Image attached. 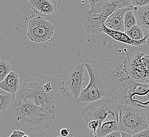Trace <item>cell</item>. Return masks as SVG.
I'll use <instances>...</instances> for the list:
<instances>
[{
  "instance_id": "obj_19",
  "label": "cell",
  "mask_w": 149,
  "mask_h": 137,
  "mask_svg": "<svg viewBox=\"0 0 149 137\" xmlns=\"http://www.w3.org/2000/svg\"><path fill=\"white\" fill-rule=\"evenodd\" d=\"M133 10L128 11L125 15L124 23L125 31L137 24L136 19Z\"/></svg>"
},
{
  "instance_id": "obj_23",
  "label": "cell",
  "mask_w": 149,
  "mask_h": 137,
  "mask_svg": "<svg viewBox=\"0 0 149 137\" xmlns=\"http://www.w3.org/2000/svg\"><path fill=\"white\" fill-rule=\"evenodd\" d=\"M133 7H142L149 4V0H130Z\"/></svg>"
},
{
  "instance_id": "obj_21",
  "label": "cell",
  "mask_w": 149,
  "mask_h": 137,
  "mask_svg": "<svg viewBox=\"0 0 149 137\" xmlns=\"http://www.w3.org/2000/svg\"><path fill=\"white\" fill-rule=\"evenodd\" d=\"M86 126L89 131L92 132L94 134L95 136H96L98 129L100 127V122L97 120H92Z\"/></svg>"
},
{
  "instance_id": "obj_28",
  "label": "cell",
  "mask_w": 149,
  "mask_h": 137,
  "mask_svg": "<svg viewBox=\"0 0 149 137\" xmlns=\"http://www.w3.org/2000/svg\"><path fill=\"white\" fill-rule=\"evenodd\" d=\"M122 137H133V135L128 133L122 132Z\"/></svg>"
},
{
  "instance_id": "obj_27",
  "label": "cell",
  "mask_w": 149,
  "mask_h": 137,
  "mask_svg": "<svg viewBox=\"0 0 149 137\" xmlns=\"http://www.w3.org/2000/svg\"><path fill=\"white\" fill-rule=\"evenodd\" d=\"M70 130L69 129L63 128L60 130V133L62 137H66L69 135Z\"/></svg>"
},
{
  "instance_id": "obj_32",
  "label": "cell",
  "mask_w": 149,
  "mask_h": 137,
  "mask_svg": "<svg viewBox=\"0 0 149 137\" xmlns=\"http://www.w3.org/2000/svg\"></svg>"
},
{
  "instance_id": "obj_11",
  "label": "cell",
  "mask_w": 149,
  "mask_h": 137,
  "mask_svg": "<svg viewBox=\"0 0 149 137\" xmlns=\"http://www.w3.org/2000/svg\"><path fill=\"white\" fill-rule=\"evenodd\" d=\"M30 8L40 17H48L55 14L57 10L56 0H28Z\"/></svg>"
},
{
  "instance_id": "obj_24",
  "label": "cell",
  "mask_w": 149,
  "mask_h": 137,
  "mask_svg": "<svg viewBox=\"0 0 149 137\" xmlns=\"http://www.w3.org/2000/svg\"><path fill=\"white\" fill-rule=\"evenodd\" d=\"M26 134L24 132L20 130H15L9 137H22Z\"/></svg>"
},
{
  "instance_id": "obj_25",
  "label": "cell",
  "mask_w": 149,
  "mask_h": 137,
  "mask_svg": "<svg viewBox=\"0 0 149 137\" xmlns=\"http://www.w3.org/2000/svg\"><path fill=\"white\" fill-rule=\"evenodd\" d=\"M133 137H149V128L133 135Z\"/></svg>"
},
{
  "instance_id": "obj_8",
  "label": "cell",
  "mask_w": 149,
  "mask_h": 137,
  "mask_svg": "<svg viewBox=\"0 0 149 137\" xmlns=\"http://www.w3.org/2000/svg\"><path fill=\"white\" fill-rule=\"evenodd\" d=\"M126 66L130 79L139 82H149V55L142 52H129Z\"/></svg>"
},
{
  "instance_id": "obj_18",
  "label": "cell",
  "mask_w": 149,
  "mask_h": 137,
  "mask_svg": "<svg viewBox=\"0 0 149 137\" xmlns=\"http://www.w3.org/2000/svg\"><path fill=\"white\" fill-rule=\"evenodd\" d=\"M125 33L132 40L136 41L142 40L146 37L142 29L138 24L132 26L130 29L126 30Z\"/></svg>"
},
{
  "instance_id": "obj_14",
  "label": "cell",
  "mask_w": 149,
  "mask_h": 137,
  "mask_svg": "<svg viewBox=\"0 0 149 137\" xmlns=\"http://www.w3.org/2000/svg\"><path fill=\"white\" fill-rule=\"evenodd\" d=\"M137 24L142 29L146 37H149V4L142 7H133Z\"/></svg>"
},
{
  "instance_id": "obj_31",
  "label": "cell",
  "mask_w": 149,
  "mask_h": 137,
  "mask_svg": "<svg viewBox=\"0 0 149 137\" xmlns=\"http://www.w3.org/2000/svg\"></svg>"
},
{
  "instance_id": "obj_5",
  "label": "cell",
  "mask_w": 149,
  "mask_h": 137,
  "mask_svg": "<svg viewBox=\"0 0 149 137\" xmlns=\"http://www.w3.org/2000/svg\"><path fill=\"white\" fill-rule=\"evenodd\" d=\"M85 68L84 63L80 62H75L67 66L59 80V92L77 102L86 79Z\"/></svg>"
},
{
  "instance_id": "obj_3",
  "label": "cell",
  "mask_w": 149,
  "mask_h": 137,
  "mask_svg": "<svg viewBox=\"0 0 149 137\" xmlns=\"http://www.w3.org/2000/svg\"><path fill=\"white\" fill-rule=\"evenodd\" d=\"M109 99L118 103L149 108V82H139L131 79L122 80L112 88Z\"/></svg>"
},
{
  "instance_id": "obj_29",
  "label": "cell",
  "mask_w": 149,
  "mask_h": 137,
  "mask_svg": "<svg viewBox=\"0 0 149 137\" xmlns=\"http://www.w3.org/2000/svg\"><path fill=\"white\" fill-rule=\"evenodd\" d=\"M146 116H147L148 121V123H149V108L146 109Z\"/></svg>"
},
{
  "instance_id": "obj_13",
  "label": "cell",
  "mask_w": 149,
  "mask_h": 137,
  "mask_svg": "<svg viewBox=\"0 0 149 137\" xmlns=\"http://www.w3.org/2000/svg\"><path fill=\"white\" fill-rule=\"evenodd\" d=\"M100 32L108 35L110 37H112V39L119 42L137 47H141L144 46L146 43V40L148 38V37H146L143 39L141 40L136 41L132 40L125 32L113 30L106 27L104 24L101 27Z\"/></svg>"
},
{
  "instance_id": "obj_6",
  "label": "cell",
  "mask_w": 149,
  "mask_h": 137,
  "mask_svg": "<svg viewBox=\"0 0 149 137\" xmlns=\"http://www.w3.org/2000/svg\"><path fill=\"white\" fill-rule=\"evenodd\" d=\"M118 104L120 131L133 136L149 128L146 109L126 104Z\"/></svg>"
},
{
  "instance_id": "obj_7",
  "label": "cell",
  "mask_w": 149,
  "mask_h": 137,
  "mask_svg": "<svg viewBox=\"0 0 149 137\" xmlns=\"http://www.w3.org/2000/svg\"><path fill=\"white\" fill-rule=\"evenodd\" d=\"M81 116L86 126L92 120L98 121L100 128L102 123L107 120L119 119L118 104L109 99L100 100L85 106L81 112Z\"/></svg>"
},
{
  "instance_id": "obj_15",
  "label": "cell",
  "mask_w": 149,
  "mask_h": 137,
  "mask_svg": "<svg viewBox=\"0 0 149 137\" xmlns=\"http://www.w3.org/2000/svg\"><path fill=\"white\" fill-rule=\"evenodd\" d=\"M0 88L11 93H17L20 91V79L18 74L12 71L0 82Z\"/></svg>"
},
{
  "instance_id": "obj_20",
  "label": "cell",
  "mask_w": 149,
  "mask_h": 137,
  "mask_svg": "<svg viewBox=\"0 0 149 137\" xmlns=\"http://www.w3.org/2000/svg\"><path fill=\"white\" fill-rule=\"evenodd\" d=\"M12 68L11 64L6 60H0V81H2L11 72Z\"/></svg>"
},
{
  "instance_id": "obj_17",
  "label": "cell",
  "mask_w": 149,
  "mask_h": 137,
  "mask_svg": "<svg viewBox=\"0 0 149 137\" xmlns=\"http://www.w3.org/2000/svg\"><path fill=\"white\" fill-rule=\"evenodd\" d=\"M16 94L0 90V112L3 113L12 108L16 99Z\"/></svg>"
},
{
  "instance_id": "obj_2",
  "label": "cell",
  "mask_w": 149,
  "mask_h": 137,
  "mask_svg": "<svg viewBox=\"0 0 149 137\" xmlns=\"http://www.w3.org/2000/svg\"><path fill=\"white\" fill-rule=\"evenodd\" d=\"M89 77V82L84 89L76 103L85 107L100 100L109 99L112 87L103 66L91 59L84 61Z\"/></svg>"
},
{
  "instance_id": "obj_12",
  "label": "cell",
  "mask_w": 149,
  "mask_h": 137,
  "mask_svg": "<svg viewBox=\"0 0 149 137\" xmlns=\"http://www.w3.org/2000/svg\"><path fill=\"white\" fill-rule=\"evenodd\" d=\"M133 7H126L116 10L109 15L104 25L113 30L125 32L124 23L125 15L128 11L133 10Z\"/></svg>"
},
{
  "instance_id": "obj_30",
  "label": "cell",
  "mask_w": 149,
  "mask_h": 137,
  "mask_svg": "<svg viewBox=\"0 0 149 137\" xmlns=\"http://www.w3.org/2000/svg\"><path fill=\"white\" fill-rule=\"evenodd\" d=\"M22 137H30L29 136H28V135H26V134H25L24 136H23Z\"/></svg>"
},
{
  "instance_id": "obj_9",
  "label": "cell",
  "mask_w": 149,
  "mask_h": 137,
  "mask_svg": "<svg viewBox=\"0 0 149 137\" xmlns=\"http://www.w3.org/2000/svg\"><path fill=\"white\" fill-rule=\"evenodd\" d=\"M116 10L114 6L109 4L94 13L83 10L80 22L88 34L97 35L100 33V28L107 18Z\"/></svg>"
},
{
  "instance_id": "obj_10",
  "label": "cell",
  "mask_w": 149,
  "mask_h": 137,
  "mask_svg": "<svg viewBox=\"0 0 149 137\" xmlns=\"http://www.w3.org/2000/svg\"><path fill=\"white\" fill-rule=\"evenodd\" d=\"M55 27L42 17L38 16L30 20L27 36L28 39L35 43L51 41L55 32Z\"/></svg>"
},
{
  "instance_id": "obj_26",
  "label": "cell",
  "mask_w": 149,
  "mask_h": 137,
  "mask_svg": "<svg viewBox=\"0 0 149 137\" xmlns=\"http://www.w3.org/2000/svg\"><path fill=\"white\" fill-rule=\"evenodd\" d=\"M105 137H122V132L118 130L109 134Z\"/></svg>"
},
{
  "instance_id": "obj_33",
  "label": "cell",
  "mask_w": 149,
  "mask_h": 137,
  "mask_svg": "<svg viewBox=\"0 0 149 137\" xmlns=\"http://www.w3.org/2000/svg\"></svg>"
},
{
  "instance_id": "obj_1",
  "label": "cell",
  "mask_w": 149,
  "mask_h": 137,
  "mask_svg": "<svg viewBox=\"0 0 149 137\" xmlns=\"http://www.w3.org/2000/svg\"><path fill=\"white\" fill-rule=\"evenodd\" d=\"M12 108L15 119V130L26 132L42 131L49 128L54 120L43 109L24 97L19 91Z\"/></svg>"
},
{
  "instance_id": "obj_16",
  "label": "cell",
  "mask_w": 149,
  "mask_h": 137,
  "mask_svg": "<svg viewBox=\"0 0 149 137\" xmlns=\"http://www.w3.org/2000/svg\"><path fill=\"white\" fill-rule=\"evenodd\" d=\"M119 119H112L103 123L95 137H105L109 134L119 130Z\"/></svg>"
},
{
  "instance_id": "obj_22",
  "label": "cell",
  "mask_w": 149,
  "mask_h": 137,
  "mask_svg": "<svg viewBox=\"0 0 149 137\" xmlns=\"http://www.w3.org/2000/svg\"><path fill=\"white\" fill-rule=\"evenodd\" d=\"M87 1L91 7V9L94 10L105 4V3L109 2L110 0H87Z\"/></svg>"
},
{
  "instance_id": "obj_4",
  "label": "cell",
  "mask_w": 149,
  "mask_h": 137,
  "mask_svg": "<svg viewBox=\"0 0 149 137\" xmlns=\"http://www.w3.org/2000/svg\"><path fill=\"white\" fill-rule=\"evenodd\" d=\"M45 83L37 77L26 79L20 92L24 97L43 109L50 117L56 119L54 92L45 91Z\"/></svg>"
}]
</instances>
